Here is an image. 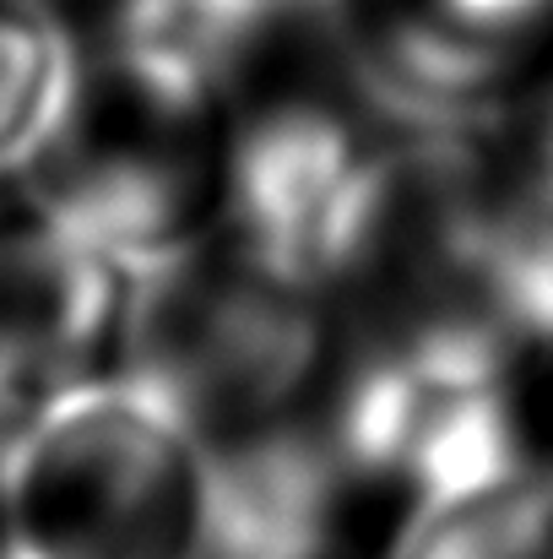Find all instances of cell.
I'll return each instance as SVG.
<instances>
[{
	"label": "cell",
	"mask_w": 553,
	"mask_h": 559,
	"mask_svg": "<svg viewBox=\"0 0 553 559\" xmlns=\"http://www.w3.org/2000/svg\"><path fill=\"white\" fill-rule=\"evenodd\" d=\"M337 294L359 337L412 365L521 359L553 337V212L478 126H418Z\"/></svg>",
	"instance_id": "obj_1"
},
{
	"label": "cell",
	"mask_w": 553,
	"mask_h": 559,
	"mask_svg": "<svg viewBox=\"0 0 553 559\" xmlns=\"http://www.w3.org/2000/svg\"><path fill=\"white\" fill-rule=\"evenodd\" d=\"M228 228L250 245L337 272L364 234L418 126L364 76L342 0H288L228 66Z\"/></svg>",
	"instance_id": "obj_2"
},
{
	"label": "cell",
	"mask_w": 553,
	"mask_h": 559,
	"mask_svg": "<svg viewBox=\"0 0 553 559\" xmlns=\"http://www.w3.org/2000/svg\"><path fill=\"white\" fill-rule=\"evenodd\" d=\"M71 27V82L22 186L147 277L228 228V98L158 44Z\"/></svg>",
	"instance_id": "obj_3"
},
{
	"label": "cell",
	"mask_w": 553,
	"mask_h": 559,
	"mask_svg": "<svg viewBox=\"0 0 553 559\" xmlns=\"http://www.w3.org/2000/svg\"><path fill=\"white\" fill-rule=\"evenodd\" d=\"M353 348L326 277L223 228L142 277L125 374L212 456L315 413Z\"/></svg>",
	"instance_id": "obj_4"
},
{
	"label": "cell",
	"mask_w": 553,
	"mask_h": 559,
	"mask_svg": "<svg viewBox=\"0 0 553 559\" xmlns=\"http://www.w3.org/2000/svg\"><path fill=\"white\" fill-rule=\"evenodd\" d=\"M212 462L131 374L55 396L0 473L5 559H206Z\"/></svg>",
	"instance_id": "obj_5"
},
{
	"label": "cell",
	"mask_w": 553,
	"mask_h": 559,
	"mask_svg": "<svg viewBox=\"0 0 553 559\" xmlns=\"http://www.w3.org/2000/svg\"><path fill=\"white\" fill-rule=\"evenodd\" d=\"M136 294L142 272L38 190L0 186V402L38 413L55 396L125 374Z\"/></svg>",
	"instance_id": "obj_6"
},
{
	"label": "cell",
	"mask_w": 553,
	"mask_h": 559,
	"mask_svg": "<svg viewBox=\"0 0 553 559\" xmlns=\"http://www.w3.org/2000/svg\"><path fill=\"white\" fill-rule=\"evenodd\" d=\"M342 27L412 126H478L553 55V0H342Z\"/></svg>",
	"instance_id": "obj_7"
},
{
	"label": "cell",
	"mask_w": 553,
	"mask_h": 559,
	"mask_svg": "<svg viewBox=\"0 0 553 559\" xmlns=\"http://www.w3.org/2000/svg\"><path fill=\"white\" fill-rule=\"evenodd\" d=\"M76 27L55 0H0V186L33 164L71 82Z\"/></svg>",
	"instance_id": "obj_8"
},
{
	"label": "cell",
	"mask_w": 553,
	"mask_h": 559,
	"mask_svg": "<svg viewBox=\"0 0 553 559\" xmlns=\"http://www.w3.org/2000/svg\"><path fill=\"white\" fill-rule=\"evenodd\" d=\"M396 559H553V473L500 478L429 506Z\"/></svg>",
	"instance_id": "obj_9"
},
{
	"label": "cell",
	"mask_w": 553,
	"mask_h": 559,
	"mask_svg": "<svg viewBox=\"0 0 553 559\" xmlns=\"http://www.w3.org/2000/svg\"><path fill=\"white\" fill-rule=\"evenodd\" d=\"M478 136L553 212V55L494 115L478 120Z\"/></svg>",
	"instance_id": "obj_10"
},
{
	"label": "cell",
	"mask_w": 553,
	"mask_h": 559,
	"mask_svg": "<svg viewBox=\"0 0 553 559\" xmlns=\"http://www.w3.org/2000/svg\"><path fill=\"white\" fill-rule=\"evenodd\" d=\"M55 5H65V11L76 16V11H82V5H93V0H55Z\"/></svg>",
	"instance_id": "obj_11"
}]
</instances>
